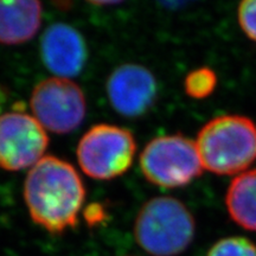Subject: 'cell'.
Here are the masks:
<instances>
[{
  "instance_id": "cell-1",
  "label": "cell",
  "mask_w": 256,
  "mask_h": 256,
  "mask_svg": "<svg viewBox=\"0 0 256 256\" xmlns=\"http://www.w3.org/2000/svg\"><path fill=\"white\" fill-rule=\"evenodd\" d=\"M84 198L78 171L56 156H44L25 179L24 200L31 218L51 234H62L78 226Z\"/></svg>"
},
{
  "instance_id": "cell-2",
  "label": "cell",
  "mask_w": 256,
  "mask_h": 256,
  "mask_svg": "<svg viewBox=\"0 0 256 256\" xmlns=\"http://www.w3.org/2000/svg\"><path fill=\"white\" fill-rule=\"evenodd\" d=\"M196 146L204 168L216 174H235L256 159V126L240 115L210 120L198 133Z\"/></svg>"
},
{
  "instance_id": "cell-3",
  "label": "cell",
  "mask_w": 256,
  "mask_h": 256,
  "mask_svg": "<svg viewBox=\"0 0 256 256\" xmlns=\"http://www.w3.org/2000/svg\"><path fill=\"white\" fill-rule=\"evenodd\" d=\"M196 224L182 202L156 197L144 204L134 224L136 242L153 256H177L192 242Z\"/></svg>"
},
{
  "instance_id": "cell-4",
  "label": "cell",
  "mask_w": 256,
  "mask_h": 256,
  "mask_svg": "<svg viewBox=\"0 0 256 256\" xmlns=\"http://www.w3.org/2000/svg\"><path fill=\"white\" fill-rule=\"evenodd\" d=\"M140 168L150 183L174 188L190 184L203 172L196 142L183 136H164L147 144Z\"/></svg>"
},
{
  "instance_id": "cell-5",
  "label": "cell",
  "mask_w": 256,
  "mask_h": 256,
  "mask_svg": "<svg viewBox=\"0 0 256 256\" xmlns=\"http://www.w3.org/2000/svg\"><path fill=\"white\" fill-rule=\"evenodd\" d=\"M136 152V142L130 130L100 124L81 138L76 153L86 174L98 180H110L130 168Z\"/></svg>"
},
{
  "instance_id": "cell-6",
  "label": "cell",
  "mask_w": 256,
  "mask_h": 256,
  "mask_svg": "<svg viewBox=\"0 0 256 256\" xmlns=\"http://www.w3.org/2000/svg\"><path fill=\"white\" fill-rule=\"evenodd\" d=\"M30 106L42 127L56 134H68L81 126L87 104L82 89L69 78H51L34 87Z\"/></svg>"
},
{
  "instance_id": "cell-7",
  "label": "cell",
  "mask_w": 256,
  "mask_h": 256,
  "mask_svg": "<svg viewBox=\"0 0 256 256\" xmlns=\"http://www.w3.org/2000/svg\"><path fill=\"white\" fill-rule=\"evenodd\" d=\"M49 136L30 114L20 110L0 116V168L19 171L34 168L44 158Z\"/></svg>"
},
{
  "instance_id": "cell-8",
  "label": "cell",
  "mask_w": 256,
  "mask_h": 256,
  "mask_svg": "<svg viewBox=\"0 0 256 256\" xmlns=\"http://www.w3.org/2000/svg\"><path fill=\"white\" fill-rule=\"evenodd\" d=\"M107 94L118 113L127 118L140 116L154 104L156 81L145 66L124 64L110 74Z\"/></svg>"
},
{
  "instance_id": "cell-9",
  "label": "cell",
  "mask_w": 256,
  "mask_h": 256,
  "mask_svg": "<svg viewBox=\"0 0 256 256\" xmlns=\"http://www.w3.org/2000/svg\"><path fill=\"white\" fill-rule=\"evenodd\" d=\"M40 54L46 68L60 78L78 75L87 60V49L81 34L63 23L51 25L44 32Z\"/></svg>"
},
{
  "instance_id": "cell-10",
  "label": "cell",
  "mask_w": 256,
  "mask_h": 256,
  "mask_svg": "<svg viewBox=\"0 0 256 256\" xmlns=\"http://www.w3.org/2000/svg\"><path fill=\"white\" fill-rule=\"evenodd\" d=\"M40 20V2H0V43L16 46L30 40L37 34Z\"/></svg>"
},
{
  "instance_id": "cell-11",
  "label": "cell",
  "mask_w": 256,
  "mask_h": 256,
  "mask_svg": "<svg viewBox=\"0 0 256 256\" xmlns=\"http://www.w3.org/2000/svg\"><path fill=\"white\" fill-rule=\"evenodd\" d=\"M226 203L234 222L256 232V170L234 179L226 192Z\"/></svg>"
},
{
  "instance_id": "cell-12",
  "label": "cell",
  "mask_w": 256,
  "mask_h": 256,
  "mask_svg": "<svg viewBox=\"0 0 256 256\" xmlns=\"http://www.w3.org/2000/svg\"><path fill=\"white\" fill-rule=\"evenodd\" d=\"M217 86V76L210 68H200L191 72L184 82L185 92L194 98H206L212 94Z\"/></svg>"
},
{
  "instance_id": "cell-13",
  "label": "cell",
  "mask_w": 256,
  "mask_h": 256,
  "mask_svg": "<svg viewBox=\"0 0 256 256\" xmlns=\"http://www.w3.org/2000/svg\"><path fill=\"white\" fill-rule=\"evenodd\" d=\"M206 256H256V246L244 238H226L216 242Z\"/></svg>"
},
{
  "instance_id": "cell-14",
  "label": "cell",
  "mask_w": 256,
  "mask_h": 256,
  "mask_svg": "<svg viewBox=\"0 0 256 256\" xmlns=\"http://www.w3.org/2000/svg\"><path fill=\"white\" fill-rule=\"evenodd\" d=\"M238 23L243 32L256 42V0H246L240 4Z\"/></svg>"
}]
</instances>
